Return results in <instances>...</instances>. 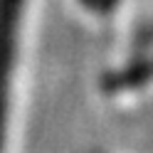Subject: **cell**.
Masks as SVG:
<instances>
[{
    "label": "cell",
    "instance_id": "7a4b0ae2",
    "mask_svg": "<svg viewBox=\"0 0 153 153\" xmlns=\"http://www.w3.org/2000/svg\"><path fill=\"white\" fill-rule=\"evenodd\" d=\"M84 5H97V0H82Z\"/></svg>",
    "mask_w": 153,
    "mask_h": 153
},
{
    "label": "cell",
    "instance_id": "6da1fadb",
    "mask_svg": "<svg viewBox=\"0 0 153 153\" xmlns=\"http://www.w3.org/2000/svg\"><path fill=\"white\" fill-rule=\"evenodd\" d=\"M25 0H0V148L5 136V116H7V89H10V72L15 67L17 50V27L22 17Z\"/></svg>",
    "mask_w": 153,
    "mask_h": 153
}]
</instances>
